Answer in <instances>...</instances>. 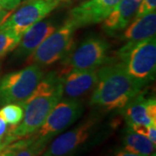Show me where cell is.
I'll return each instance as SVG.
<instances>
[{"mask_svg": "<svg viewBox=\"0 0 156 156\" xmlns=\"http://www.w3.org/2000/svg\"><path fill=\"white\" fill-rule=\"evenodd\" d=\"M62 97V88L57 73L43 76L31 95L19 103L23 108V117L21 122L9 131L6 141L11 143L35 134Z\"/></svg>", "mask_w": 156, "mask_h": 156, "instance_id": "obj_1", "label": "cell"}, {"mask_svg": "<svg viewBox=\"0 0 156 156\" xmlns=\"http://www.w3.org/2000/svg\"><path fill=\"white\" fill-rule=\"evenodd\" d=\"M98 79L90 103L107 110L122 109L143 87L131 77L118 62L97 69Z\"/></svg>", "mask_w": 156, "mask_h": 156, "instance_id": "obj_2", "label": "cell"}, {"mask_svg": "<svg viewBox=\"0 0 156 156\" xmlns=\"http://www.w3.org/2000/svg\"><path fill=\"white\" fill-rule=\"evenodd\" d=\"M117 57L128 75L145 86L154 79L156 73V38L127 42L118 50Z\"/></svg>", "mask_w": 156, "mask_h": 156, "instance_id": "obj_3", "label": "cell"}, {"mask_svg": "<svg viewBox=\"0 0 156 156\" xmlns=\"http://www.w3.org/2000/svg\"><path fill=\"white\" fill-rule=\"evenodd\" d=\"M83 108L76 99L60 100L46 117L44 122L32 136L33 144L39 153L44 151L53 138L71 126L82 115Z\"/></svg>", "mask_w": 156, "mask_h": 156, "instance_id": "obj_4", "label": "cell"}, {"mask_svg": "<svg viewBox=\"0 0 156 156\" xmlns=\"http://www.w3.org/2000/svg\"><path fill=\"white\" fill-rule=\"evenodd\" d=\"M77 29L67 20L28 56L27 62L41 66H49L63 59L74 47V33Z\"/></svg>", "mask_w": 156, "mask_h": 156, "instance_id": "obj_5", "label": "cell"}, {"mask_svg": "<svg viewBox=\"0 0 156 156\" xmlns=\"http://www.w3.org/2000/svg\"><path fill=\"white\" fill-rule=\"evenodd\" d=\"M44 76L41 68L30 64L0 80V103H20L28 98Z\"/></svg>", "mask_w": 156, "mask_h": 156, "instance_id": "obj_6", "label": "cell"}, {"mask_svg": "<svg viewBox=\"0 0 156 156\" xmlns=\"http://www.w3.org/2000/svg\"><path fill=\"white\" fill-rule=\"evenodd\" d=\"M109 44L100 37H89L68 53L62 61L63 69H94L108 58Z\"/></svg>", "mask_w": 156, "mask_h": 156, "instance_id": "obj_7", "label": "cell"}, {"mask_svg": "<svg viewBox=\"0 0 156 156\" xmlns=\"http://www.w3.org/2000/svg\"><path fill=\"white\" fill-rule=\"evenodd\" d=\"M97 122V118L89 117L76 127L57 135L50 145L46 147L42 155L71 156L90 139L95 133Z\"/></svg>", "mask_w": 156, "mask_h": 156, "instance_id": "obj_8", "label": "cell"}, {"mask_svg": "<svg viewBox=\"0 0 156 156\" xmlns=\"http://www.w3.org/2000/svg\"><path fill=\"white\" fill-rule=\"evenodd\" d=\"M60 6L59 0H30L18 8L0 25V30H13L22 37L34 23L44 19L50 12Z\"/></svg>", "mask_w": 156, "mask_h": 156, "instance_id": "obj_9", "label": "cell"}, {"mask_svg": "<svg viewBox=\"0 0 156 156\" xmlns=\"http://www.w3.org/2000/svg\"><path fill=\"white\" fill-rule=\"evenodd\" d=\"M121 0H85L69 11L68 19L79 29L101 23Z\"/></svg>", "mask_w": 156, "mask_h": 156, "instance_id": "obj_10", "label": "cell"}, {"mask_svg": "<svg viewBox=\"0 0 156 156\" xmlns=\"http://www.w3.org/2000/svg\"><path fill=\"white\" fill-rule=\"evenodd\" d=\"M58 76L62 88V95L76 99L95 88L97 83V69H62Z\"/></svg>", "mask_w": 156, "mask_h": 156, "instance_id": "obj_11", "label": "cell"}, {"mask_svg": "<svg viewBox=\"0 0 156 156\" xmlns=\"http://www.w3.org/2000/svg\"><path fill=\"white\" fill-rule=\"evenodd\" d=\"M59 26L52 20H41L34 23L22 35L16 50V56L19 58L28 57L39 45Z\"/></svg>", "mask_w": 156, "mask_h": 156, "instance_id": "obj_12", "label": "cell"}, {"mask_svg": "<svg viewBox=\"0 0 156 156\" xmlns=\"http://www.w3.org/2000/svg\"><path fill=\"white\" fill-rule=\"evenodd\" d=\"M128 126L156 125V100L137 95L122 108Z\"/></svg>", "mask_w": 156, "mask_h": 156, "instance_id": "obj_13", "label": "cell"}, {"mask_svg": "<svg viewBox=\"0 0 156 156\" xmlns=\"http://www.w3.org/2000/svg\"><path fill=\"white\" fill-rule=\"evenodd\" d=\"M141 0H121L102 21L101 28L108 35H116L129 24L139 8Z\"/></svg>", "mask_w": 156, "mask_h": 156, "instance_id": "obj_14", "label": "cell"}, {"mask_svg": "<svg viewBox=\"0 0 156 156\" xmlns=\"http://www.w3.org/2000/svg\"><path fill=\"white\" fill-rule=\"evenodd\" d=\"M124 30L122 35H120V38L127 42H138L155 37V11L140 17H134V20L129 23Z\"/></svg>", "mask_w": 156, "mask_h": 156, "instance_id": "obj_15", "label": "cell"}, {"mask_svg": "<svg viewBox=\"0 0 156 156\" xmlns=\"http://www.w3.org/2000/svg\"><path fill=\"white\" fill-rule=\"evenodd\" d=\"M122 148L140 156H151L155 153V144L128 127L123 134Z\"/></svg>", "mask_w": 156, "mask_h": 156, "instance_id": "obj_16", "label": "cell"}, {"mask_svg": "<svg viewBox=\"0 0 156 156\" xmlns=\"http://www.w3.org/2000/svg\"><path fill=\"white\" fill-rule=\"evenodd\" d=\"M41 154L33 144L31 137H26L11 142L6 147L5 156H38Z\"/></svg>", "mask_w": 156, "mask_h": 156, "instance_id": "obj_17", "label": "cell"}, {"mask_svg": "<svg viewBox=\"0 0 156 156\" xmlns=\"http://www.w3.org/2000/svg\"><path fill=\"white\" fill-rule=\"evenodd\" d=\"M23 117V108L19 103L5 104L0 109V118L11 126H17L21 122Z\"/></svg>", "mask_w": 156, "mask_h": 156, "instance_id": "obj_18", "label": "cell"}, {"mask_svg": "<svg viewBox=\"0 0 156 156\" xmlns=\"http://www.w3.org/2000/svg\"><path fill=\"white\" fill-rule=\"evenodd\" d=\"M21 36L13 30H0V59L17 47Z\"/></svg>", "mask_w": 156, "mask_h": 156, "instance_id": "obj_19", "label": "cell"}, {"mask_svg": "<svg viewBox=\"0 0 156 156\" xmlns=\"http://www.w3.org/2000/svg\"><path fill=\"white\" fill-rule=\"evenodd\" d=\"M128 128L134 130V132L140 134H142L146 137H147L151 141L156 145V125L151 126V127H146V126H128Z\"/></svg>", "mask_w": 156, "mask_h": 156, "instance_id": "obj_20", "label": "cell"}, {"mask_svg": "<svg viewBox=\"0 0 156 156\" xmlns=\"http://www.w3.org/2000/svg\"><path fill=\"white\" fill-rule=\"evenodd\" d=\"M156 10V0H141L134 17H140Z\"/></svg>", "mask_w": 156, "mask_h": 156, "instance_id": "obj_21", "label": "cell"}, {"mask_svg": "<svg viewBox=\"0 0 156 156\" xmlns=\"http://www.w3.org/2000/svg\"><path fill=\"white\" fill-rule=\"evenodd\" d=\"M22 0H0V5L8 11H13L20 5Z\"/></svg>", "mask_w": 156, "mask_h": 156, "instance_id": "obj_22", "label": "cell"}, {"mask_svg": "<svg viewBox=\"0 0 156 156\" xmlns=\"http://www.w3.org/2000/svg\"><path fill=\"white\" fill-rule=\"evenodd\" d=\"M11 11H12L6 10V9H5L3 6L0 5V25L5 22L8 17L11 16Z\"/></svg>", "mask_w": 156, "mask_h": 156, "instance_id": "obj_23", "label": "cell"}, {"mask_svg": "<svg viewBox=\"0 0 156 156\" xmlns=\"http://www.w3.org/2000/svg\"><path fill=\"white\" fill-rule=\"evenodd\" d=\"M111 156H140V155L135 154H133V153H130V152L125 150V149H123L122 147V148H118L117 150L115 151Z\"/></svg>", "mask_w": 156, "mask_h": 156, "instance_id": "obj_24", "label": "cell"}, {"mask_svg": "<svg viewBox=\"0 0 156 156\" xmlns=\"http://www.w3.org/2000/svg\"><path fill=\"white\" fill-rule=\"evenodd\" d=\"M60 1V6L62 5H69L73 3H76L79 0H59Z\"/></svg>", "mask_w": 156, "mask_h": 156, "instance_id": "obj_25", "label": "cell"}, {"mask_svg": "<svg viewBox=\"0 0 156 156\" xmlns=\"http://www.w3.org/2000/svg\"><path fill=\"white\" fill-rule=\"evenodd\" d=\"M9 144H10V143H9L8 141H6L5 140L4 141H1V142H0V151L2 150V149H4L6 146H8Z\"/></svg>", "mask_w": 156, "mask_h": 156, "instance_id": "obj_26", "label": "cell"}, {"mask_svg": "<svg viewBox=\"0 0 156 156\" xmlns=\"http://www.w3.org/2000/svg\"><path fill=\"white\" fill-rule=\"evenodd\" d=\"M7 147V146H6ZM6 147L4 148V149H2V150L0 151V156H5L6 155Z\"/></svg>", "mask_w": 156, "mask_h": 156, "instance_id": "obj_27", "label": "cell"}, {"mask_svg": "<svg viewBox=\"0 0 156 156\" xmlns=\"http://www.w3.org/2000/svg\"><path fill=\"white\" fill-rule=\"evenodd\" d=\"M23 2L24 3V2H28V1H30V0H22Z\"/></svg>", "mask_w": 156, "mask_h": 156, "instance_id": "obj_28", "label": "cell"}, {"mask_svg": "<svg viewBox=\"0 0 156 156\" xmlns=\"http://www.w3.org/2000/svg\"><path fill=\"white\" fill-rule=\"evenodd\" d=\"M151 156H155V153H154V154H153Z\"/></svg>", "mask_w": 156, "mask_h": 156, "instance_id": "obj_29", "label": "cell"}]
</instances>
